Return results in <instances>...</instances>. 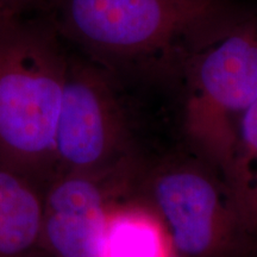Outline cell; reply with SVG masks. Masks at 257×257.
<instances>
[{
    "label": "cell",
    "instance_id": "obj_10",
    "mask_svg": "<svg viewBox=\"0 0 257 257\" xmlns=\"http://www.w3.org/2000/svg\"><path fill=\"white\" fill-rule=\"evenodd\" d=\"M50 0H0V17L47 15Z\"/></svg>",
    "mask_w": 257,
    "mask_h": 257
},
{
    "label": "cell",
    "instance_id": "obj_7",
    "mask_svg": "<svg viewBox=\"0 0 257 257\" xmlns=\"http://www.w3.org/2000/svg\"><path fill=\"white\" fill-rule=\"evenodd\" d=\"M43 189L0 165V257H47L42 246Z\"/></svg>",
    "mask_w": 257,
    "mask_h": 257
},
{
    "label": "cell",
    "instance_id": "obj_5",
    "mask_svg": "<svg viewBox=\"0 0 257 257\" xmlns=\"http://www.w3.org/2000/svg\"><path fill=\"white\" fill-rule=\"evenodd\" d=\"M153 207L181 257H219L244 232L231 197L197 162L173 160L152 176Z\"/></svg>",
    "mask_w": 257,
    "mask_h": 257
},
{
    "label": "cell",
    "instance_id": "obj_8",
    "mask_svg": "<svg viewBox=\"0 0 257 257\" xmlns=\"http://www.w3.org/2000/svg\"><path fill=\"white\" fill-rule=\"evenodd\" d=\"M102 257H179L168 227L153 206L111 205Z\"/></svg>",
    "mask_w": 257,
    "mask_h": 257
},
{
    "label": "cell",
    "instance_id": "obj_9",
    "mask_svg": "<svg viewBox=\"0 0 257 257\" xmlns=\"http://www.w3.org/2000/svg\"><path fill=\"white\" fill-rule=\"evenodd\" d=\"M229 192L244 232L257 229V98L243 112L237 147L226 173Z\"/></svg>",
    "mask_w": 257,
    "mask_h": 257
},
{
    "label": "cell",
    "instance_id": "obj_6",
    "mask_svg": "<svg viewBox=\"0 0 257 257\" xmlns=\"http://www.w3.org/2000/svg\"><path fill=\"white\" fill-rule=\"evenodd\" d=\"M127 160L96 173H62L43 189L42 246L47 257H102L112 180Z\"/></svg>",
    "mask_w": 257,
    "mask_h": 257
},
{
    "label": "cell",
    "instance_id": "obj_1",
    "mask_svg": "<svg viewBox=\"0 0 257 257\" xmlns=\"http://www.w3.org/2000/svg\"><path fill=\"white\" fill-rule=\"evenodd\" d=\"M248 10L231 0H51L70 49L111 67L182 63Z\"/></svg>",
    "mask_w": 257,
    "mask_h": 257
},
{
    "label": "cell",
    "instance_id": "obj_11",
    "mask_svg": "<svg viewBox=\"0 0 257 257\" xmlns=\"http://www.w3.org/2000/svg\"><path fill=\"white\" fill-rule=\"evenodd\" d=\"M50 3H51V0H50Z\"/></svg>",
    "mask_w": 257,
    "mask_h": 257
},
{
    "label": "cell",
    "instance_id": "obj_4",
    "mask_svg": "<svg viewBox=\"0 0 257 257\" xmlns=\"http://www.w3.org/2000/svg\"><path fill=\"white\" fill-rule=\"evenodd\" d=\"M257 98V14L236 23L197 50L182 69L184 130L226 174L237 147L232 119Z\"/></svg>",
    "mask_w": 257,
    "mask_h": 257
},
{
    "label": "cell",
    "instance_id": "obj_3",
    "mask_svg": "<svg viewBox=\"0 0 257 257\" xmlns=\"http://www.w3.org/2000/svg\"><path fill=\"white\" fill-rule=\"evenodd\" d=\"M166 64L111 67L69 48L55 138V174L96 173L135 160L138 94Z\"/></svg>",
    "mask_w": 257,
    "mask_h": 257
},
{
    "label": "cell",
    "instance_id": "obj_2",
    "mask_svg": "<svg viewBox=\"0 0 257 257\" xmlns=\"http://www.w3.org/2000/svg\"><path fill=\"white\" fill-rule=\"evenodd\" d=\"M69 47L47 15L0 17V165L46 186Z\"/></svg>",
    "mask_w": 257,
    "mask_h": 257
}]
</instances>
